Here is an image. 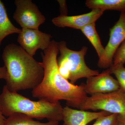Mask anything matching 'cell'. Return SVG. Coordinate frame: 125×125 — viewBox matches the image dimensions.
Returning a JSON list of instances; mask_svg holds the SVG:
<instances>
[{"label":"cell","mask_w":125,"mask_h":125,"mask_svg":"<svg viewBox=\"0 0 125 125\" xmlns=\"http://www.w3.org/2000/svg\"><path fill=\"white\" fill-rule=\"evenodd\" d=\"M59 52L58 42L53 40L48 48L41 52L42 62L40 63L44 69V76L40 84L32 90V95L39 100L50 103L65 100L67 106L78 108L88 97L85 84L75 85L61 75L57 65Z\"/></svg>","instance_id":"obj_1"},{"label":"cell","mask_w":125,"mask_h":125,"mask_svg":"<svg viewBox=\"0 0 125 125\" xmlns=\"http://www.w3.org/2000/svg\"><path fill=\"white\" fill-rule=\"evenodd\" d=\"M2 59L7 70L5 85L10 91L33 90L42 82L43 67L20 46L13 43L7 45L3 50Z\"/></svg>","instance_id":"obj_2"},{"label":"cell","mask_w":125,"mask_h":125,"mask_svg":"<svg viewBox=\"0 0 125 125\" xmlns=\"http://www.w3.org/2000/svg\"><path fill=\"white\" fill-rule=\"evenodd\" d=\"M63 108L60 102L32 101L18 92L10 91L5 85L0 94V109L4 116L21 113L33 118L60 122L62 121Z\"/></svg>","instance_id":"obj_3"},{"label":"cell","mask_w":125,"mask_h":125,"mask_svg":"<svg viewBox=\"0 0 125 125\" xmlns=\"http://www.w3.org/2000/svg\"><path fill=\"white\" fill-rule=\"evenodd\" d=\"M60 55L58 59L62 61L70 72V83L74 84L79 79L88 78L99 74L98 71L89 68L85 64L84 57L87 54L88 48L83 46L80 51H76L68 48L65 41L58 42Z\"/></svg>","instance_id":"obj_4"},{"label":"cell","mask_w":125,"mask_h":125,"mask_svg":"<svg viewBox=\"0 0 125 125\" xmlns=\"http://www.w3.org/2000/svg\"><path fill=\"white\" fill-rule=\"evenodd\" d=\"M78 109L100 110L111 114L125 115V92L120 88L111 93L94 94L87 97Z\"/></svg>","instance_id":"obj_5"},{"label":"cell","mask_w":125,"mask_h":125,"mask_svg":"<svg viewBox=\"0 0 125 125\" xmlns=\"http://www.w3.org/2000/svg\"><path fill=\"white\" fill-rule=\"evenodd\" d=\"M16 9L13 18L22 29L39 30L46 18L31 0H16Z\"/></svg>","instance_id":"obj_6"},{"label":"cell","mask_w":125,"mask_h":125,"mask_svg":"<svg viewBox=\"0 0 125 125\" xmlns=\"http://www.w3.org/2000/svg\"><path fill=\"white\" fill-rule=\"evenodd\" d=\"M125 40V12H121L118 20L110 30L109 39L102 56L99 59L98 66L108 69L113 64L117 50Z\"/></svg>","instance_id":"obj_7"},{"label":"cell","mask_w":125,"mask_h":125,"mask_svg":"<svg viewBox=\"0 0 125 125\" xmlns=\"http://www.w3.org/2000/svg\"><path fill=\"white\" fill-rule=\"evenodd\" d=\"M19 34L18 42L20 46L32 57L37 50L41 49L44 51L48 48L51 42V34L39 30L23 28Z\"/></svg>","instance_id":"obj_8"},{"label":"cell","mask_w":125,"mask_h":125,"mask_svg":"<svg viewBox=\"0 0 125 125\" xmlns=\"http://www.w3.org/2000/svg\"><path fill=\"white\" fill-rule=\"evenodd\" d=\"M111 74L108 68L97 75L87 78L85 85V93L92 96L97 94L111 93L120 89L118 81Z\"/></svg>","instance_id":"obj_9"},{"label":"cell","mask_w":125,"mask_h":125,"mask_svg":"<svg viewBox=\"0 0 125 125\" xmlns=\"http://www.w3.org/2000/svg\"><path fill=\"white\" fill-rule=\"evenodd\" d=\"M104 12L98 9H94L89 13L80 15H60L53 18L52 22L54 25L60 28L69 27L81 30L86 25L95 23Z\"/></svg>","instance_id":"obj_10"},{"label":"cell","mask_w":125,"mask_h":125,"mask_svg":"<svg viewBox=\"0 0 125 125\" xmlns=\"http://www.w3.org/2000/svg\"><path fill=\"white\" fill-rule=\"evenodd\" d=\"M111 113L105 111L92 112L82 110H76L68 106L63 107L62 125H87L100 117L107 116Z\"/></svg>","instance_id":"obj_11"},{"label":"cell","mask_w":125,"mask_h":125,"mask_svg":"<svg viewBox=\"0 0 125 125\" xmlns=\"http://www.w3.org/2000/svg\"><path fill=\"white\" fill-rule=\"evenodd\" d=\"M85 5L89 9L125 12V0H87Z\"/></svg>","instance_id":"obj_12"},{"label":"cell","mask_w":125,"mask_h":125,"mask_svg":"<svg viewBox=\"0 0 125 125\" xmlns=\"http://www.w3.org/2000/svg\"><path fill=\"white\" fill-rule=\"evenodd\" d=\"M22 29L15 27L10 20L4 3L0 0V46L2 40L7 36L20 33Z\"/></svg>","instance_id":"obj_13"},{"label":"cell","mask_w":125,"mask_h":125,"mask_svg":"<svg viewBox=\"0 0 125 125\" xmlns=\"http://www.w3.org/2000/svg\"><path fill=\"white\" fill-rule=\"evenodd\" d=\"M4 125H59V122L51 121L42 123L25 114L15 113L8 117Z\"/></svg>","instance_id":"obj_14"},{"label":"cell","mask_w":125,"mask_h":125,"mask_svg":"<svg viewBox=\"0 0 125 125\" xmlns=\"http://www.w3.org/2000/svg\"><path fill=\"white\" fill-rule=\"evenodd\" d=\"M80 30L93 46L97 52L99 59L101 58L104 52V48L96 31L95 23L86 25Z\"/></svg>","instance_id":"obj_15"},{"label":"cell","mask_w":125,"mask_h":125,"mask_svg":"<svg viewBox=\"0 0 125 125\" xmlns=\"http://www.w3.org/2000/svg\"><path fill=\"white\" fill-rule=\"evenodd\" d=\"M124 65H112L109 69L111 74H114L120 85V88L125 92V67Z\"/></svg>","instance_id":"obj_16"},{"label":"cell","mask_w":125,"mask_h":125,"mask_svg":"<svg viewBox=\"0 0 125 125\" xmlns=\"http://www.w3.org/2000/svg\"><path fill=\"white\" fill-rule=\"evenodd\" d=\"M118 114H112L97 118L92 125H116Z\"/></svg>","instance_id":"obj_17"},{"label":"cell","mask_w":125,"mask_h":125,"mask_svg":"<svg viewBox=\"0 0 125 125\" xmlns=\"http://www.w3.org/2000/svg\"><path fill=\"white\" fill-rule=\"evenodd\" d=\"M125 63V40L117 50L114 57L113 64H123Z\"/></svg>","instance_id":"obj_18"},{"label":"cell","mask_w":125,"mask_h":125,"mask_svg":"<svg viewBox=\"0 0 125 125\" xmlns=\"http://www.w3.org/2000/svg\"><path fill=\"white\" fill-rule=\"evenodd\" d=\"M60 5L61 15H67V9L66 1L65 0H58Z\"/></svg>","instance_id":"obj_19"},{"label":"cell","mask_w":125,"mask_h":125,"mask_svg":"<svg viewBox=\"0 0 125 125\" xmlns=\"http://www.w3.org/2000/svg\"><path fill=\"white\" fill-rule=\"evenodd\" d=\"M116 125H125V115L118 114Z\"/></svg>","instance_id":"obj_20"},{"label":"cell","mask_w":125,"mask_h":125,"mask_svg":"<svg viewBox=\"0 0 125 125\" xmlns=\"http://www.w3.org/2000/svg\"><path fill=\"white\" fill-rule=\"evenodd\" d=\"M7 77V70L4 66L3 67H0V79L5 80Z\"/></svg>","instance_id":"obj_21"},{"label":"cell","mask_w":125,"mask_h":125,"mask_svg":"<svg viewBox=\"0 0 125 125\" xmlns=\"http://www.w3.org/2000/svg\"><path fill=\"white\" fill-rule=\"evenodd\" d=\"M6 119L0 109V125H4Z\"/></svg>","instance_id":"obj_22"}]
</instances>
